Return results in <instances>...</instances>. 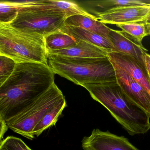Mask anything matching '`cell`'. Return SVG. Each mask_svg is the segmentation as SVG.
I'll return each mask as SVG.
<instances>
[{"instance_id":"d4e9b609","label":"cell","mask_w":150,"mask_h":150,"mask_svg":"<svg viewBox=\"0 0 150 150\" xmlns=\"http://www.w3.org/2000/svg\"><path fill=\"white\" fill-rule=\"evenodd\" d=\"M147 29H148V32L149 35H150V25H147Z\"/></svg>"},{"instance_id":"8fae6325","label":"cell","mask_w":150,"mask_h":150,"mask_svg":"<svg viewBox=\"0 0 150 150\" xmlns=\"http://www.w3.org/2000/svg\"><path fill=\"white\" fill-rule=\"evenodd\" d=\"M108 57L111 62L124 70L150 94V82L147 70L136 59L128 55L115 52L108 53Z\"/></svg>"},{"instance_id":"7c38bea8","label":"cell","mask_w":150,"mask_h":150,"mask_svg":"<svg viewBox=\"0 0 150 150\" xmlns=\"http://www.w3.org/2000/svg\"><path fill=\"white\" fill-rule=\"evenodd\" d=\"M76 45L65 49L47 52V55H56L82 58L108 57L109 51L86 41L76 40Z\"/></svg>"},{"instance_id":"277c9868","label":"cell","mask_w":150,"mask_h":150,"mask_svg":"<svg viewBox=\"0 0 150 150\" xmlns=\"http://www.w3.org/2000/svg\"><path fill=\"white\" fill-rule=\"evenodd\" d=\"M0 55L15 63H36L48 65L45 36L0 23Z\"/></svg>"},{"instance_id":"5b68a950","label":"cell","mask_w":150,"mask_h":150,"mask_svg":"<svg viewBox=\"0 0 150 150\" xmlns=\"http://www.w3.org/2000/svg\"><path fill=\"white\" fill-rule=\"evenodd\" d=\"M64 96L55 83L38 97L23 112L6 122L8 128L22 136L33 140V131L42 117Z\"/></svg>"},{"instance_id":"ac0fdd59","label":"cell","mask_w":150,"mask_h":150,"mask_svg":"<svg viewBox=\"0 0 150 150\" xmlns=\"http://www.w3.org/2000/svg\"><path fill=\"white\" fill-rule=\"evenodd\" d=\"M23 1H0V23H11L16 18Z\"/></svg>"},{"instance_id":"ba28073f","label":"cell","mask_w":150,"mask_h":150,"mask_svg":"<svg viewBox=\"0 0 150 150\" xmlns=\"http://www.w3.org/2000/svg\"><path fill=\"white\" fill-rule=\"evenodd\" d=\"M112 63L115 70L116 81L123 92L131 101L150 114V93L124 70Z\"/></svg>"},{"instance_id":"7a4b0ae2","label":"cell","mask_w":150,"mask_h":150,"mask_svg":"<svg viewBox=\"0 0 150 150\" xmlns=\"http://www.w3.org/2000/svg\"><path fill=\"white\" fill-rule=\"evenodd\" d=\"M131 136L150 130V114L131 101L116 82L82 85Z\"/></svg>"},{"instance_id":"9c48e42d","label":"cell","mask_w":150,"mask_h":150,"mask_svg":"<svg viewBox=\"0 0 150 150\" xmlns=\"http://www.w3.org/2000/svg\"><path fill=\"white\" fill-rule=\"evenodd\" d=\"M150 10L149 6H126L96 14L97 19L104 24H120L144 22Z\"/></svg>"},{"instance_id":"484cf974","label":"cell","mask_w":150,"mask_h":150,"mask_svg":"<svg viewBox=\"0 0 150 150\" xmlns=\"http://www.w3.org/2000/svg\"><path fill=\"white\" fill-rule=\"evenodd\" d=\"M4 121L2 119V118H1V116H0V122H1L2 121Z\"/></svg>"},{"instance_id":"4316f807","label":"cell","mask_w":150,"mask_h":150,"mask_svg":"<svg viewBox=\"0 0 150 150\" xmlns=\"http://www.w3.org/2000/svg\"></svg>"},{"instance_id":"5bb4252c","label":"cell","mask_w":150,"mask_h":150,"mask_svg":"<svg viewBox=\"0 0 150 150\" xmlns=\"http://www.w3.org/2000/svg\"><path fill=\"white\" fill-rule=\"evenodd\" d=\"M65 25L72 26L83 28L108 38L111 28L98 19L82 15H74L66 18Z\"/></svg>"},{"instance_id":"6da1fadb","label":"cell","mask_w":150,"mask_h":150,"mask_svg":"<svg viewBox=\"0 0 150 150\" xmlns=\"http://www.w3.org/2000/svg\"><path fill=\"white\" fill-rule=\"evenodd\" d=\"M48 65L36 63H16L0 87V116L4 121L22 112L54 82Z\"/></svg>"},{"instance_id":"4fadbf2b","label":"cell","mask_w":150,"mask_h":150,"mask_svg":"<svg viewBox=\"0 0 150 150\" xmlns=\"http://www.w3.org/2000/svg\"><path fill=\"white\" fill-rule=\"evenodd\" d=\"M61 31L72 36L76 40H82L104 48L109 52H116L114 47L108 39L83 28L72 26L64 25Z\"/></svg>"},{"instance_id":"9a60e30c","label":"cell","mask_w":150,"mask_h":150,"mask_svg":"<svg viewBox=\"0 0 150 150\" xmlns=\"http://www.w3.org/2000/svg\"><path fill=\"white\" fill-rule=\"evenodd\" d=\"M84 3V4L90 8V10L93 11L95 14L119 7L150 5V1L146 0H106L87 1Z\"/></svg>"},{"instance_id":"d6986e66","label":"cell","mask_w":150,"mask_h":150,"mask_svg":"<svg viewBox=\"0 0 150 150\" xmlns=\"http://www.w3.org/2000/svg\"><path fill=\"white\" fill-rule=\"evenodd\" d=\"M116 25L141 44L144 38L149 35L147 25L144 22H132Z\"/></svg>"},{"instance_id":"52a82bcc","label":"cell","mask_w":150,"mask_h":150,"mask_svg":"<svg viewBox=\"0 0 150 150\" xmlns=\"http://www.w3.org/2000/svg\"><path fill=\"white\" fill-rule=\"evenodd\" d=\"M82 148L84 150H139L124 136L98 129H93L89 136L83 137Z\"/></svg>"},{"instance_id":"e0dca14e","label":"cell","mask_w":150,"mask_h":150,"mask_svg":"<svg viewBox=\"0 0 150 150\" xmlns=\"http://www.w3.org/2000/svg\"><path fill=\"white\" fill-rule=\"evenodd\" d=\"M45 42L47 52L65 49L74 46L77 43L74 37L60 31L45 36Z\"/></svg>"},{"instance_id":"2e32d148","label":"cell","mask_w":150,"mask_h":150,"mask_svg":"<svg viewBox=\"0 0 150 150\" xmlns=\"http://www.w3.org/2000/svg\"><path fill=\"white\" fill-rule=\"evenodd\" d=\"M67 106V102L64 97L47 112L38 122L33 131V135L38 136L44 131L50 127L54 126Z\"/></svg>"},{"instance_id":"8992f818","label":"cell","mask_w":150,"mask_h":150,"mask_svg":"<svg viewBox=\"0 0 150 150\" xmlns=\"http://www.w3.org/2000/svg\"><path fill=\"white\" fill-rule=\"evenodd\" d=\"M67 13L36 8L33 1H24L16 18L11 23L15 27L44 36L60 31L65 25Z\"/></svg>"},{"instance_id":"30bf717a","label":"cell","mask_w":150,"mask_h":150,"mask_svg":"<svg viewBox=\"0 0 150 150\" xmlns=\"http://www.w3.org/2000/svg\"><path fill=\"white\" fill-rule=\"evenodd\" d=\"M108 38L114 47L116 52L134 57L146 69L145 55L148 50L142 44L123 31L112 29L108 34Z\"/></svg>"},{"instance_id":"ffe728a7","label":"cell","mask_w":150,"mask_h":150,"mask_svg":"<svg viewBox=\"0 0 150 150\" xmlns=\"http://www.w3.org/2000/svg\"><path fill=\"white\" fill-rule=\"evenodd\" d=\"M0 150H32L20 138L8 136L2 141Z\"/></svg>"},{"instance_id":"3957f363","label":"cell","mask_w":150,"mask_h":150,"mask_svg":"<svg viewBox=\"0 0 150 150\" xmlns=\"http://www.w3.org/2000/svg\"><path fill=\"white\" fill-rule=\"evenodd\" d=\"M53 72L78 85L116 82L115 70L108 57L82 58L47 55Z\"/></svg>"},{"instance_id":"cb8c5ba5","label":"cell","mask_w":150,"mask_h":150,"mask_svg":"<svg viewBox=\"0 0 150 150\" xmlns=\"http://www.w3.org/2000/svg\"><path fill=\"white\" fill-rule=\"evenodd\" d=\"M146 25H150V10L144 21Z\"/></svg>"},{"instance_id":"44dd1931","label":"cell","mask_w":150,"mask_h":150,"mask_svg":"<svg viewBox=\"0 0 150 150\" xmlns=\"http://www.w3.org/2000/svg\"><path fill=\"white\" fill-rule=\"evenodd\" d=\"M15 65L12 60L0 55V87L9 76Z\"/></svg>"},{"instance_id":"603a6c76","label":"cell","mask_w":150,"mask_h":150,"mask_svg":"<svg viewBox=\"0 0 150 150\" xmlns=\"http://www.w3.org/2000/svg\"><path fill=\"white\" fill-rule=\"evenodd\" d=\"M145 63L146 70L149 75L150 82V55L148 53L145 55Z\"/></svg>"},{"instance_id":"7402d4cb","label":"cell","mask_w":150,"mask_h":150,"mask_svg":"<svg viewBox=\"0 0 150 150\" xmlns=\"http://www.w3.org/2000/svg\"><path fill=\"white\" fill-rule=\"evenodd\" d=\"M8 129V128L5 121H3L0 122V144L2 141V139L3 138L4 134L7 132Z\"/></svg>"}]
</instances>
